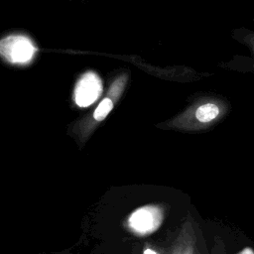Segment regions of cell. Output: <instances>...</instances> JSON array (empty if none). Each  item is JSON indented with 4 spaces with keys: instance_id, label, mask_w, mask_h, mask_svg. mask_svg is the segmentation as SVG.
I'll list each match as a JSON object with an SVG mask.
<instances>
[{
    "instance_id": "obj_1",
    "label": "cell",
    "mask_w": 254,
    "mask_h": 254,
    "mask_svg": "<svg viewBox=\"0 0 254 254\" xmlns=\"http://www.w3.org/2000/svg\"><path fill=\"white\" fill-rule=\"evenodd\" d=\"M229 110L228 101L215 94H199L170 124L184 129H200L219 121Z\"/></svg>"
},
{
    "instance_id": "obj_2",
    "label": "cell",
    "mask_w": 254,
    "mask_h": 254,
    "mask_svg": "<svg viewBox=\"0 0 254 254\" xmlns=\"http://www.w3.org/2000/svg\"><path fill=\"white\" fill-rule=\"evenodd\" d=\"M254 24V17L252 19ZM231 38L248 51L246 55H234L230 60L219 62L216 66L240 73H254V29L240 26L230 31Z\"/></svg>"
},
{
    "instance_id": "obj_3",
    "label": "cell",
    "mask_w": 254,
    "mask_h": 254,
    "mask_svg": "<svg viewBox=\"0 0 254 254\" xmlns=\"http://www.w3.org/2000/svg\"><path fill=\"white\" fill-rule=\"evenodd\" d=\"M37 52L33 40L22 34H11L0 40V57L12 65L30 64Z\"/></svg>"
},
{
    "instance_id": "obj_4",
    "label": "cell",
    "mask_w": 254,
    "mask_h": 254,
    "mask_svg": "<svg viewBox=\"0 0 254 254\" xmlns=\"http://www.w3.org/2000/svg\"><path fill=\"white\" fill-rule=\"evenodd\" d=\"M163 217L160 206L149 204L135 209L128 217L127 226L135 235H149L160 227Z\"/></svg>"
},
{
    "instance_id": "obj_5",
    "label": "cell",
    "mask_w": 254,
    "mask_h": 254,
    "mask_svg": "<svg viewBox=\"0 0 254 254\" xmlns=\"http://www.w3.org/2000/svg\"><path fill=\"white\" fill-rule=\"evenodd\" d=\"M103 85L100 76L92 71H86L78 78L73 89V101L80 107L92 105L102 94Z\"/></svg>"
},
{
    "instance_id": "obj_6",
    "label": "cell",
    "mask_w": 254,
    "mask_h": 254,
    "mask_svg": "<svg viewBox=\"0 0 254 254\" xmlns=\"http://www.w3.org/2000/svg\"><path fill=\"white\" fill-rule=\"evenodd\" d=\"M128 81V73L123 72L116 76L111 82L107 94L101 99L93 111L92 118L96 122L103 121L113 109L115 103L123 93Z\"/></svg>"
},
{
    "instance_id": "obj_7",
    "label": "cell",
    "mask_w": 254,
    "mask_h": 254,
    "mask_svg": "<svg viewBox=\"0 0 254 254\" xmlns=\"http://www.w3.org/2000/svg\"><path fill=\"white\" fill-rule=\"evenodd\" d=\"M192 234L191 228L188 227L187 229H184V231L180 234L171 254H195Z\"/></svg>"
},
{
    "instance_id": "obj_8",
    "label": "cell",
    "mask_w": 254,
    "mask_h": 254,
    "mask_svg": "<svg viewBox=\"0 0 254 254\" xmlns=\"http://www.w3.org/2000/svg\"><path fill=\"white\" fill-rule=\"evenodd\" d=\"M143 254H158L154 249L150 248V247H146L143 251Z\"/></svg>"
}]
</instances>
